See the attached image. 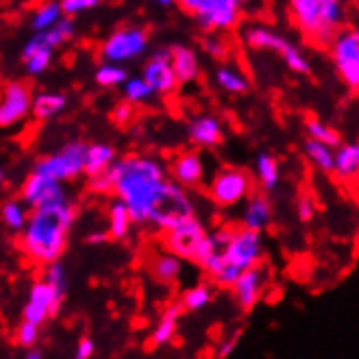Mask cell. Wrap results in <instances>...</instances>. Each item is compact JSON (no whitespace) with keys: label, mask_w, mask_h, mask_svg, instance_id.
Instances as JSON below:
<instances>
[{"label":"cell","mask_w":359,"mask_h":359,"mask_svg":"<svg viewBox=\"0 0 359 359\" xmlns=\"http://www.w3.org/2000/svg\"><path fill=\"white\" fill-rule=\"evenodd\" d=\"M131 214H129V209H126V205L118 198L116 203H111L109 207V238L114 240H122L129 236V231H131Z\"/></svg>","instance_id":"27"},{"label":"cell","mask_w":359,"mask_h":359,"mask_svg":"<svg viewBox=\"0 0 359 359\" xmlns=\"http://www.w3.org/2000/svg\"><path fill=\"white\" fill-rule=\"evenodd\" d=\"M86 149L83 142H70L68 146L55 155H48L35 163V172H41L57 181H70L83 175V161H86Z\"/></svg>","instance_id":"8"},{"label":"cell","mask_w":359,"mask_h":359,"mask_svg":"<svg viewBox=\"0 0 359 359\" xmlns=\"http://www.w3.org/2000/svg\"><path fill=\"white\" fill-rule=\"evenodd\" d=\"M15 340L22 348H33L39 340V327L29 320H22V325L15 331Z\"/></svg>","instance_id":"38"},{"label":"cell","mask_w":359,"mask_h":359,"mask_svg":"<svg viewBox=\"0 0 359 359\" xmlns=\"http://www.w3.org/2000/svg\"><path fill=\"white\" fill-rule=\"evenodd\" d=\"M205 179V163L198 153H181L172 163V181L181 187H198Z\"/></svg>","instance_id":"16"},{"label":"cell","mask_w":359,"mask_h":359,"mask_svg":"<svg viewBox=\"0 0 359 359\" xmlns=\"http://www.w3.org/2000/svg\"><path fill=\"white\" fill-rule=\"evenodd\" d=\"M183 11L196 18L205 31H229L240 22L246 0H177Z\"/></svg>","instance_id":"4"},{"label":"cell","mask_w":359,"mask_h":359,"mask_svg":"<svg viewBox=\"0 0 359 359\" xmlns=\"http://www.w3.org/2000/svg\"><path fill=\"white\" fill-rule=\"evenodd\" d=\"M203 48L216 59H226L229 57V44H226V39H222L220 35H207L203 39Z\"/></svg>","instance_id":"41"},{"label":"cell","mask_w":359,"mask_h":359,"mask_svg":"<svg viewBox=\"0 0 359 359\" xmlns=\"http://www.w3.org/2000/svg\"><path fill=\"white\" fill-rule=\"evenodd\" d=\"M109 240V233H104V231H92V233L88 236V244L96 246V244H104Z\"/></svg>","instance_id":"48"},{"label":"cell","mask_w":359,"mask_h":359,"mask_svg":"<svg viewBox=\"0 0 359 359\" xmlns=\"http://www.w3.org/2000/svg\"><path fill=\"white\" fill-rule=\"evenodd\" d=\"M61 299H63V292L59 287L50 285L46 279L33 283L31 292H29V301H27L25 311H22V318L41 327L50 318V316L57 313Z\"/></svg>","instance_id":"11"},{"label":"cell","mask_w":359,"mask_h":359,"mask_svg":"<svg viewBox=\"0 0 359 359\" xmlns=\"http://www.w3.org/2000/svg\"><path fill=\"white\" fill-rule=\"evenodd\" d=\"M114 192L126 205L135 224H155L163 233L187 216H194V203L185 189L165 177L161 161L129 155L111 163Z\"/></svg>","instance_id":"1"},{"label":"cell","mask_w":359,"mask_h":359,"mask_svg":"<svg viewBox=\"0 0 359 359\" xmlns=\"http://www.w3.org/2000/svg\"><path fill=\"white\" fill-rule=\"evenodd\" d=\"M61 15H63V13H61V7H59L57 0H46V3H44V5H39V7L35 9V13H33V22H31V25H33V31L39 33V31L50 29Z\"/></svg>","instance_id":"30"},{"label":"cell","mask_w":359,"mask_h":359,"mask_svg":"<svg viewBox=\"0 0 359 359\" xmlns=\"http://www.w3.org/2000/svg\"><path fill=\"white\" fill-rule=\"evenodd\" d=\"M116 161V151L109 144H92L86 149V161H83V172L88 177L100 175Z\"/></svg>","instance_id":"22"},{"label":"cell","mask_w":359,"mask_h":359,"mask_svg":"<svg viewBox=\"0 0 359 359\" xmlns=\"http://www.w3.org/2000/svg\"><path fill=\"white\" fill-rule=\"evenodd\" d=\"M283 57V61L287 63V68L294 70V72H299V74H307L309 72V61L307 57L297 48V46H292L290 41L283 46V50L279 53Z\"/></svg>","instance_id":"36"},{"label":"cell","mask_w":359,"mask_h":359,"mask_svg":"<svg viewBox=\"0 0 359 359\" xmlns=\"http://www.w3.org/2000/svg\"><path fill=\"white\" fill-rule=\"evenodd\" d=\"M100 3H102V0H61L59 7H61L63 15L72 18V15H79L83 11H90V9L98 7Z\"/></svg>","instance_id":"39"},{"label":"cell","mask_w":359,"mask_h":359,"mask_svg":"<svg viewBox=\"0 0 359 359\" xmlns=\"http://www.w3.org/2000/svg\"><path fill=\"white\" fill-rule=\"evenodd\" d=\"M68 201L66 189H63L61 181L50 179L41 172H35L25 181L22 185V203L29 209H39V207H50L57 203Z\"/></svg>","instance_id":"12"},{"label":"cell","mask_w":359,"mask_h":359,"mask_svg":"<svg viewBox=\"0 0 359 359\" xmlns=\"http://www.w3.org/2000/svg\"><path fill=\"white\" fill-rule=\"evenodd\" d=\"M236 340H231V342H224L222 346H220V353H218V357H226V355H231L233 353V348H236Z\"/></svg>","instance_id":"49"},{"label":"cell","mask_w":359,"mask_h":359,"mask_svg":"<svg viewBox=\"0 0 359 359\" xmlns=\"http://www.w3.org/2000/svg\"><path fill=\"white\" fill-rule=\"evenodd\" d=\"M305 155L316 168H320L323 172L333 170V146H329V144H325L320 140L309 137L305 142Z\"/></svg>","instance_id":"28"},{"label":"cell","mask_w":359,"mask_h":359,"mask_svg":"<svg viewBox=\"0 0 359 359\" xmlns=\"http://www.w3.org/2000/svg\"><path fill=\"white\" fill-rule=\"evenodd\" d=\"M340 181H351L359 172V146L355 142L342 144L340 149L333 151V170Z\"/></svg>","instance_id":"19"},{"label":"cell","mask_w":359,"mask_h":359,"mask_svg":"<svg viewBox=\"0 0 359 359\" xmlns=\"http://www.w3.org/2000/svg\"><path fill=\"white\" fill-rule=\"evenodd\" d=\"M216 83H218V88L226 94H246L250 88L248 79L233 66H220L216 70Z\"/></svg>","instance_id":"26"},{"label":"cell","mask_w":359,"mask_h":359,"mask_svg":"<svg viewBox=\"0 0 359 359\" xmlns=\"http://www.w3.org/2000/svg\"><path fill=\"white\" fill-rule=\"evenodd\" d=\"M244 41L250 46V48H255V50H270V53H281L283 46L287 44V39L277 33V31H272L268 27H248L244 31Z\"/></svg>","instance_id":"20"},{"label":"cell","mask_w":359,"mask_h":359,"mask_svg":"<svg viewBox=\"0 0 359 359\" xmlns=\"http://www.w3.org/2000/svg\"><path fill=\"white\" fill-rule=\"evenodd\" d=\"M211 299H214V294H211V290L207 285H194L183 294L181 307L187 311H198V309L207 307L211 303Z\"/></svg>","instance_id":"34"},{"label":"cell","mask_w":359,"mask_h":359,"mask_svg":"<svg viewBox=\"0 0 359 359\" xmlns=\"http://www.w3.org/2000/svg\"><path fill=\"white\" fill-rule=\"evenodd\" d=\"M31 90L22 81H11L0 92V129H13L31 114Z\"/></svg>","instance_id":"10"},{"label":"cell","mask_w":359,"mask_h":359,"mask_svg":"<svg viewBox=\"0 0 359 359\" xmlns=\"http://www.w3.org/2000/svg\"><path fill=\"white\" fill-rule=\"evenodd\" d=\"M149 48V33L140 27H122L114 31L100 46L102 61L126 63L142 57Z\"/></svg>","instance_id":"5"},{"label":"cell","mask_w":359,"mask_h":359,"mask_svg":"<svg viewBox=\"0 0 359 359\" xmlns=\"http://www.w3.org/2000/svg\"><path fill=\"white\" fill-rule=\"evenodd\" d=\"M142 79L149 83L151 90L155 94L168 96L179 88V81L172 70V61H170V50H159L151 57V61L144 66Z\"/></svg>","instance_id":"14"},{"label":"cell","mask_w":359,"mask_h":359,"mask_svg":"<svg viewBox=\"0 0 359 359\" xmlns=\"http://www.w3.org/2000/svg\"><path fill=\"white\" fill-rule=\"evenodd\" d=\"M220 250H222L224 262L236 266L238 270L257 266L264 257L262 231H252L246 226H242L238 231H231V238L226 240V244Z\"/></svg>","instance_id":"6"},{"label":"cell","mask_w":359,"mask_h":359,"mask_svg":"<svg viewBox=\"0 0 359 359\" xmlns=\"http://www.w3.org/2000/svg\"><path fill=\"white\" fill-rule=\"evenodd\" d=\"M272 220V205L268 203L266 196H252L248 198L246 207H244V216L242 222L246 229L252 231H264Z\"/></svg>","instance_id":"21"},{"label":"cell","mask_w":359,"mask_h":359,"mask_svg":"<svg viewBox=\"0 0 359 359\" xmlns=\"http://www.w3.org/2000/svg\"><path fill=\"white\" fill-rule=\"evenodd\" d=\"M287 9L299 31L318 46H329L344 22L342 0H287Z\"/></svg>","instance_id":"3"},{"label":"cell","mask_w":359,"mask_h":359,"mask_svg":"<svg viewBox=\"0 0 359 359\" xmlns=\"http://www.w3.org/2000/svg\"><path fill=\"white\" fill-rule=\"evenodd\" d=\"M226 262H224V257H222V250H214V252H209V255L201 262V266L214 277V274H218L220 270H222V266H224Z\"/></svg>","instance_id":"44"},{"label":"cell","mask_w":359,"mask_h":359,"mask_svg":"<svg viewBox=\"0 0 359 359\" xmlns=\"http://www.w3.org/2000/svg\"><path fill=\"white\" fill-rule=\"evenodd\" d=\"M240 272H242V270H238L236 266L224 264V266H222V270H220L218 274H214V279H216V283H218V285H222V287H231V285L236 283V279L240 277Z\"/></svg>","instance_id":"43"},{"label":"cell","mask_w":359,"mask_h":359,"mask_svg":"<svg viewBox=\"0 0 359 359\" xmlns=\"http://www.w3.org/2000/svg\"><path fill=\"white\" fill-rule=\"evenodd\" d=\"M131 118H133V104H129V102L118 104L116 111H114V120H116L118 124H126Z\"/></svg>","instance_id":"47"},{"label":"cell","mask_w":359,"mask_h":359,"mask_svg":"<svg viewBox=\"0 0 359 359\" xmlns=\"http://www.w3.org/2000/svg\"><path fill=\"white\" fill-rule=\"evenodd\" d=\"M41 357H44V355H41L39 351H29L27 353V359H41Z\"/></svg>","instance_id":"51"},{"label":"cell","mask_w":359,"mask_h":359,"mask_svg":"<svg viewBox=\"0 0 359 359\" xmlns=\"http://www.w3.org/2000/svg\"><path fill=\"white\" fill-rule=\"evenodd\" d=\"M189 142L203 146V149H211V146H218L222 142V126L220 120L214 116H198L189 122L187 129Z\"/></svg>","instance_id":"17"},{"label":"cell","mask_w":359,"mask_h":359,"mask_svg":"<svg viewBox=\"0 0 359 359\" xmlns=\"http://www.w3.org/2000/svg\"><path fill=\"white\" fill-rule=\"evenodd\" d=\"M205 236H207L205 226L194 214V216H187L181 222H177L170 231H165V246L181 259H192L196 246L201 244V240Z\"/></svg>","instance_id":"13"},{"label":"cell","mask_w":359,"mask_h":359,"mask_svg":"<svg viewBox=\"0 0 359 359\" xmlns=\"http://www.w3.org/2000/svg\"><path fill=\"white\" fill-rule=\"evenodd\" d=\"M74 216L76 211L70 201L33 209L22 229V242H20L25 255L41 266L57 262L66 252Z\"/></svg>","instance_id":"2"},{"label":"cell","mask_w":359,"mask_h":359,"mask_svg":"<svg viewBox=\"0 0 359 359\" xmlns=\"http://www.w3.org/2000/svg\"><path fill=\"white\" fill-rule=\"evenodd\" d=\"M183 272V262L175 252H163L151 262V274L159 283H175Z\"/></svg>","instance_id":"24"},{"label":"cell","mask_w":359,"mask_h":359,"mask_svg":"<svg viewBox=\"0 0 359 359\" xmlns=\"http://www.w3.org/2000/svg\"><path fill=\"white\" fill-rule=\"evenodd\" d=\"M68 98L59 94V92H41L33 98L31 102V114L37 120H50L55 116H59L63 109H66Z\"/></svg>","instance_id":"23"},{"label":"cell","mask_w":359,"mask_h":359,"mask_svg":"<svg viewBox=\"0 0 359 359\" xmlns=\"http://www.w3.org/2000/svg\"><path fill=\"white\" fill-rule=\"evenodd\" d=\"M268 283V272L266 268L257 266H250L246 270L240 272V277L236 279V283L231 285L236 290V299L244 309H250L259 303V299L264 297V290Z\"/></svg>","instance_id":"15"},{"label":"cell","mask_w":359,"mask_h":359,"mask_svg":"<svg viewBox=\"0 0 359 359\" xmlns=\"http://www.w3.org/2000/svg\"><path fill=\"white\" fill-rule=\"evenodd\" d=\"M297 211H299V218L303 222H309L313 218V214H316V205H313V201L309 196H303L299 201V205H297Z\"/></svg>","instance_id":"45"},{"label":"cell","mask_w":359,"mask_h":359,"mask_svg":"<svg viewBox=\"0 0 359 359\" xmlns=\"http://www.w3.org/2000/svg\"><path fill=\"white\" fill-rule=\"evenodd\" d=\"M44 279H46L50 285L59 287L61 292H66V268H63V264H61L59 259H57V262L46 264Z\"/></svg>","instance_id":"40"},{"label":"cell","mask_w":359,"mask_h":359,"mask_svg":"<svg viewBox=\"0 0 359 359\" xmlns=\"http://www.w3.org/2000/svg\"><path fill=\"white\" fill-rule=\"evenodd\" d=\"M0 216H3V222L11 229V231H22L29 218L27 205L22 201H9L0 209Z\"/></svg>","instance_id":"31"},{"label":"cell","mask_w":359,"mask_h":359,"mask_svg":"<svg viewBox=\"0 0 359 359\" xmlns=\"http://www.w3.org/2000/svg\"><path fill=\"white\" fill-rule=\"evenodd\" d=\"M181 305H172L163 311V316L157 323V329L153 331V344L163 346V344H170L177 335L179 329V316H181Z\"/></svg>","instance_id":"25"},{"label":"cell","mask_w":359,"mask_h":359,"mask_svg":"<svg viewBox=\"0 0 359 359\" xmlns=\"http://www.w3.org/2000/svg\"><path fill=\"white\" fill-rule=\"evenodd\" d=\"M90 187H92V192H96V194L114 192V170H111V165L104 172L90 177Z\"/></svg>","instance_id":"42"},{"label":"cell","mask_w":359,"mask_h":359,"mask_svg":"<svg viewBox=\"0 0 359 359\" xmlns=\"http://www.w3.org/2000/svg\"><path fill=\"white\" fill-rule=\"evenodd\" d=\"M153 3H157V5H161V7H170V5L177 3V0H153Z\"/></svg>","instance_id":"50"},{"label":"cell","mask_w":359,"mask_h":359,"mask_svg":"<svg viewBox=\"0 0 359 359\" xmlns=\"http://www.w3.org/2000/svg\"><path fill=\"white\" fill-rule=\"evenodd\" d=\"M124 86V96L129 102H135V104H142V102H149L155 92L151 90V86L146 83L142 76H135V79H129L126 76V81L122 83Z\"/></svg>","instance_id":"33"},{"label":"cell","mask_w":359,"mask_h":359,"mask_svg":"<svg viewBox=\"0 0 359 359\" xmlns=\"http://www.w3.org/2000/svg\"><path fill=\"white\" fill-rule=\"evenodd\" d=\"M22 59L27 63V72L33 74V76H37V74L48 70L50 61H53V50L50 48H35L31 53H25Z\"/></svg>","instance_id":"35"},{"label":"cell","mask_w":359,"mask_h":359,"mask_svg":"<svg viewBox=\"0 0 359 359\" xmlns=\"http://www.w3.org/2000/svg\"><path fill=\"white\" fill-rule=\"evenodd\" d=\"M170 61H172V70L179 83H192L201 74V63L198 57L192 48L185 46H175L170 50Z\"/></svg>","instance_id":"18"},{"label":"cell","mask_w":359,"mask_h":359,"mask_svg":"<svg viewBox=\"0 0 359 359\" xmlns=\"http://www.w3.org/2000/svg\"><path fill=\"white\" fill-rule=\"evenodd\" d=\"M255 175L264 189H274L279 185L281 172H279V161L268 153H262L255 161Z\"/></svg>","instance_id":"29"},{"label":"cell","mask_w":359,"mask_h":359,"mask_svg":"<svg viewBox=\"0 0 359 359\" xmlns=\"http://www.w3.org/2000/svg\"><path fill=\"white\" fill-rule=\"evenodd\" d=\"M329 46L337 72L348 90L355 92L359 88V33L355 29L337 31Z\"/></svg>","instance_id":"7"},{"label":"cell","mask_w":359,"mask_h":359,"mask_svg":"<svg viewBox=\"0 0 359 359\" xmlns=\"http://www.w3.org/2000/svg\"><path fill=\"white\" fill-rule=\"evenodd\" d=\"M3 181H5V172H3V168H0V185H3Z\"/></svg>","instance_id":"52"},{"label":"cell","mask_w":359,"mask_h":359,"mask_svg":"<svg viewBox=\"0 0 359 359\" xmlns=\"http://www.w3.org/2000/svg\"><path fill=\"white\" fill-rule=\"evenodd\" d=\"M124 81H126V70L122 68V63L104 61L96 70V83L100 88H116L122 86Z\"/></svg>","instance_id":"32"},{"label":"cell","mask_w":359,"mask_h":359,"mask_svg":"<svg viewBox=\"0 0 359 359\" xmlns=\"http://www.w3.org/2000/svg\"><path fill=\"white\" fill-rule=\"evenodd\" d=\"M250 177L240 168H222L209 183V196L220 207H233L250 194Z\"/></svg>","instance_id":"9"},{"label":"cell","mask_w":359,"mask_h":359,"mask_svg":"<svg viewBox=\"0 0 359 359\" xmlns=\"http://www.w3.org/2000/svg\"><path fill=\"white\" fill-rule=\"evenodd\" d=\"M94 348H96V344H94L92 337H83V340L79 342V346H76L74 357L76 359H90L94 355Z\"/></svg>","instance_id":"46"},{"label":"cell","mask_w":359,"mask_h":359,"mask_svg":"<svg viewBox=\"0 0 359 359\" xmlns=\"http://www.w3.org/2000/svg\"><path fill=\"white\" fill-rule=\"evenodd\" d=\"M307 133H309V137L320 140V142H325L329 146H337V144H340V135H337V131H333L331 126H327L320 120H309L307 122Z\"/></svg>","instance_id":"37"}]
</instances>
